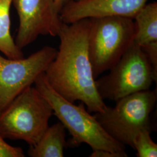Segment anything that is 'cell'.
Listing matches in <instances>:
<instances>
[{"instance_id": "obj_17", "label": "cell", "mask_w": 157, "mask_h": 157, "mask_svg": "<svg viewBox=\"0 0 157 157\" xmlns=\"http://www.w3.org/2000/svg\"><path fill=\"white\" fill-rule=\"evenodd\" d=\"M56 4V8L57 10H58V11L61 12L62 8L63 7V6L65 4H67L69 1H70L71 0H54Z\"/></svg>"}, {"instance_id": "obj_3", "label": "cell", "mask_w": 157, "mask_h": 157, "mask_svg": "<svg viewBox=\"0 0 157 157\" xmlns=\"http://www.w3.org/2000/svg\"><path fill=\"white\" fill-rule=\"evenodd\" d=\"M53 110L35 87L17 96L0 115V135L4 139L35 145L49 127Z\"/></svg>"}, {"instance_id": "obj_10", "label": "cell", "mask_w": 157, "mask_h": 157, "mask_svg": "<svg viewBox=\"0 0 157 157\" xmlns=\"http://www.w3.org/2000/svg\"><path fill=\"white\" fill-rule=\"evenodd\" d=\"M67 147L66 129L59 121L49 126L35 145L29 146L28 155L30 157H63Z\"/></svg>"}, {"instance_id": "obj_12", "label": "cell", "mask_w": 157, "mask_h": 157, "mask_svg": "<svg viewBox=\"0 0 157 157\" xmlns=\"http://www.w3.org/2000/svg\"><path fill=\"white\" fill-rule=\"evenodd\" d=\"M12 0H0V51L10 59L24 57L22 50L15 44L11 33L10 8Z\"/></svg>"}, {"instance_id": "obj_9", "label": "cell", "mask_w": 157, "mask_h": 157, "mask_svg": "<svg viewBox=\"0 0 157 157\" xmlns=\"http://www.w3.org/2000/svg\"><path fill=\"white\" fill-rule=\"evenodd\" d=\"M148 0H71L62 8V22L71 24L86 18L121 17L134 19Z\"/></svg>"}, {"instance_id": "obj_15", "label": "cell", "mask_w": 157, "mask_h": 157, "mask_svg": "<svg viewBox=\"0 0 157 157\" xmlns=\"http://www.w3.org/2000/svg\"><path fill=\"white\" fill-rule=\"evenodd\" d=\"M141 48L146 53L154 70L157 72V41L144 45Z\"/></svg>"}, {"instance_id": "obj_16", "label": "cell", "mask_w": 157, "mask_h": 157, "mask_svg": "<svg viewBox=\"0 0 157 157\" xmlns=\"http://www.w3.org/2000/svg\"><path fill=\"white\" fill-rule=\"evenodd\" d=\"M126 152L121 153L106 150H93L90 157H127Z\"/></svg>"}, {"instance_id": "obj_1", "label": "cell", "mask_w": 157, "mask_h": 157, "mask_svg": "<svg viewBox=\"0 0 157 157\" xmlns=\"http://www.w3.org/2000/svg\"><path fill=\"white\" fill-rule=\"evenodd\" d=\"M90 19L63 23L56 56L44 72L51 87L72 102H83L87 111L101 113L106 108L95 85L88 50Z\"/></svg>"}, {"instance_id": "obj_4", "label": "cell", "mask_w": 157, "mask_h": 157, "mask_svg": "<svg viewBox=\"0 0 157 157\" xmlns=\"http://www.w3.org/2000/svg\"><path fill=\"white\" fill-rule=\"evenodd\" d=\"M157 100V90L141 91L119 99L115 107L107 105L94 117L114 140L134 150L137 135L144 129L152 130L150 115Z\"/></svg>"}, {"instance_id": "obj_5", "label": "cell", "mask_w": 157, "mask_h": 157, "mask_svg": "<svg viewBox=\"0 0 157 157\" xmlns=\"http://www.w3.org/2000/svg\"><path fill=\"white\" fill-rule=\"evenodd\" d=\"M90 19L88 50L95 79L119 61L134 42L133 19L104 17Z\"/></svg>"}, {"instance_id": "obj_13", "label": "cell", "mask_w": 157, "mask_h": 157, "mask_svg": "<svg viewBox=\"0 0 157 157\" xmlns=\"http://www.w3.org/2000/svg\"><path fill=\"white\" fill-rule=\"evenodd\" d=\"M152 130L144 129L135 137L134 150L137 157H157V144L151 137Z\"/></svg>"}, {"instance_id": "obj_18", "label": "cell", "mask_w": 157, "mask_h": 157, "mask_svg": "<svg viewBox=\"0 0 157 157\" xmlns=\"http://www.w3.org/2000/svg\"><path fill=\"white\" fill-rule=\"evenodd\" d=\"M74 1H81V0H74Z\"/></svg>"}, {"instance_id": "obj_6", "label": "cell", "mask_w": 157, "mask_h": 157, "mask_svg": "<svg viewBox=\"0 0 157 157\" xmlns=\"http://www.w3.org/2000/svg\"><path fill=\"white\" fill-rule=\"evenodd\" d=\"M109 71L107 75L95 79L97 89L103 100L118 101L135 93L149 90L157 82V71L135 41Z\"/></svg>"}, {"instance_id": "obj_2", "label": "cell", "mask_w": 157, "mask_h": 157, "mask_svg": "<svg viewBox=\"0 0 157 157\" xmlns=\"http://www.w3.org/2000/svg\"><path fill=\"white\" fill-rule=\"evenodd\" d=\"M34 84L50 104L53 115L71 135V139L67 141V147L76 148L86 143L93 150H106L126 152V146L114 140L107 133L94 115H91L85 109L83 102H80L76 105L75 102L62 97L48 84L44 73L40 75Z\"/></svg>"}, {"instance_id": "obj_7", "label": "cell", "mask_w": 157, "mask_h": 157, "mask_svg": "<svg viewBox=\"0 0 157 157\" xmlns=\"http://www.w3.org/2000/svg\"><path fill=\"white\" fill-rule=\"evenodd\" d=\"M56 52L55 48L45 46L21 59H10L0 54V115L17 95L45 72Z\"/></svg>"}, {"instance_id": "obj_11", "label": "cell", "mask_w": 157, "mask_h": 157, "mask_svg": "<svg viewBox=\"0 0 157 157\" xmlns=\"http://www.w3.org/2000/svg\"><path fill=\"white\" fill-rule=\"evenodd\" d=\"M135 43L143 47L157 41V3L144 6L136 15Z\"/></svg>"}, {"instance_id": "obj_8", "label": "cell", "mask_w": 157, "mask_h": 157, "mask_svg": "<svg viewBox=\"0 0 157 157\" xmlns=\"http://www.w3.org/2000/svg\"><path fill=\"white\" fill-rule=\"evenodd\" d=\"M12 4L19 17L15 42L20 49L40 36H58L63 22L54 0H12Z\"/></svg>"}, {"instance_id": "obj_14", "label": "cell", "mask_w": 157, "mask_h": 157, "mask_svg": "<svg viewBox=\"0 0 157 157\" xmlns=\"http://www.w3.org/2000/svg\"><path fill=\"white\" fill-rule=\"evenodd\" d=\"M23 150L8 144L0 135V157H25Z\"/></svg>"}]
</instances>
